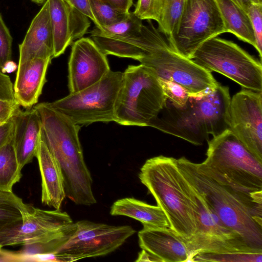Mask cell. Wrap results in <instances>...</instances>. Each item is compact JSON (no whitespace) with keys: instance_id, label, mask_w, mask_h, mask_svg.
<instances>
[{"instance_id":"obj_5","label":"cell","mask_w":262,"mask_h":262,"mask_svg":"<svg viewBox=\"0 0 262 262\" xmlns=\"http://www.w3.org/2000/svg\"><path fill=\"white\" fill-rule=\"evenodd\" d=\"M207 141L206 158L198 163L203 170L237 191L262 194V162L229 129Z\"/></svg>"},{"instance_id":"obj_40","label":"cell","mask_w":262,"mask_h":262,"mask_svg":"<svg viewBox=\"0 0 262 262\" xmlns=\"http://www.w3.org/2000/svg\"><path fill=\"white\" fill-rule=\"evenodd\" d=\"M136 261H160L154 255L148 251L142 249L139 253Z\"/></svg>"},{"instance_id":"obj_13","label":"cell","mask_w":262,"mask_h":262,"mask_svg":"<svg viewBox=\"0 0 262 262\" xmlns=\"http://www.w3.org/2000/svg\"><path fill=\"white\" fill-rule=\"evenodd\" d=\"M22 223L0 232V248L48 242L67 232L74 223L66 212L46 210L28 205L21 210Z\"/></svg>"},{"instance_id":"obj_44","label":"cell","mask_w":262,"mask_h":262,"mask_svg":"<svg viewBox=\"0 0 262 262\" xmlns=\"http://www.w3.org/2000/svg\"><path fill=\"white\" fill-rule=\"evenodd\" d=\"M4 123H5L0 122V125H3V124H4Z\"/></svg>"},{"instance_id":"obj_4","label":"cell","mask_w":262,"mask_h":262,"mask_svg":"<svg viewBox=\"0 0 262 262\" xmlns=\"http://www.w3.org/2000/svg\"><path fill=\"white\" fill-rule=\"evenodd\" d=\"M139 178L164 211L169 228L183 239H190L196 230L195 216L187 182L177 159L160 155L147 159Z\"/></svg>"},{"instance_id":"obj_42","label":"cell","mask_w":262,"mask_h":262,"mask_svg":"<svg viewBox=\"0 0 262 262\" xmlns=\"http://www.w3.org/2000/svg\"><path fill=\"white\" fill-rule=\"evenodd\" d=\"M17 67L18 65L11 60L6 63L1 69V72L4 74L6 73H11L15 72L17 69Z\"/></svg>"},{"instance_id":"obj_23","label":"cell","mask_w":262,"mask_h":262,"mask_svg":"<svg viewBox=\"0 0 262 262\" xmlns=\"http://www.w3.org/2000/svg\"><path fill=\"white\" fill-rule=\"evenodd\" d=\"M110 214L135 219L142 223L143 228L170 227L168 220L161 207L133 198L115 201L111 207Z\"/></svg>"},{"instance_id":"obj_36","label":"cell","mask_w":262,"mask_h":262,"mask_svg":"<svg viewBox=\"0 0 262 262\" xmlns=\"http://www.w3.org/2000/svg\"><path fill=\"white\" fill-rule=\"evenodd\" d=\"M20 106L15 100L0 99V122H7Z\"/></svg>"},{"instance_id":"obj_38","label":"cell","mask_w":262,"mask_h":262,"mask_svg":"<svg viewBox=\"0 0 262 262\" xmlns=\"http://www.w3.org/2000/svg\"><path fill=\"white\" fill-rule=\"evenodd\" d=\"M14 121L13 116L5 123L0 125V148L13 136Z\"/></svg>"},{"instance_id":"obj_27","label":"cell","mask_w":262,"mask_h":262,"mask_svg":"<svg viewBox=\"0 0 262 262\" xmlns=\"http://www.w3.org/2000/svg\"><path fill=\"white\" fill-rule=\"evenodd\" d=\"M76 228V223H74L67 232L58 237L46 242L23 245L20 250L13 252L17 261H29L34 256L56 252L69 240Z\"/></svg>"},{"instance_id":"obj_18","label":"cell","mask_w":262,"mask_h":262,"mask_svg":"<svg viewBox=\"0 0 262 262\" xmlns=\"http://www.w3.org/2000/svg\"><path fill=\"white\" fill-rule=\"evenodd\" d=\"M53 55L49 2L46 0L32 19L22 42L19 45L18 66L34 58H53Z\"/></svg>"},{"instance_id":"obj_16","label":"cell","mask_w":262,"mask_h":262,"mask_svg":"<svg viewBox=\"0 0 262 262\" xmlns=\"http://www.w3.org/2000/svg\"><path fill=\"white\" fill-rule=\"evenodd\" d=\"M48 1L55 58L62 54L74 40L82 37L91 23L67 0Z\"/></svg>"},{"instance_id":"obj_21","label":"cell","mask_w":262,"mask_h":262,"mask_svg":"<svg viewBox=\"0 0 262 262\" xmlns=\"http://www.w3.org/2000/svg\"><path fill=\"white\" fill-rule=\"evenodd\" d=\"M14 121V145L21 169L36 157L41 132V122L37 110L33 106L13 115Z\"/></svg>"},{"instance_id":"obj_24","label":"cell","mask_w":262,"mask_h":262,"mask_svg":"<svg viewBox=\"0 0 262 262\" xmlns=\"http://www.w3.org/2000/svg\"><path fill=\"white\" fill-rule=\"evenodd\" d=\"M227 33L256 48L254 32L247 13L232 0H216Z\"/></svg>"},{"instance_id":"obj_20","label":"cell","mask_w":262,"mask_h":262,"mask_svg":"<svg viewBox=\"0 0 262 262\" xmlns=\"http://www.w3.org/2000/svg\"><path fill=\"white\" fill-rule=\"evenodd\" d=\"M52 59L37 57L18 66L13 91L15 100L20 106L27 109L37 103Z\"/></svg>"},{"instance_id":"obj_17","label":"cell","mask_w":262,"mask_h":262,"mask_svg":"<svg viewBox=\"0 0 262 262\" xmlns=\"http://www.w3.org/2000/svg\"><path fill=\"white\" fill-rule=\"evenodd\" d=\"M91 35L92 40L106 55L130 58L139 61L157 48L163 38L152 24L143 25L139 32L122 38Z\"/></svg>"},{"instance_id":"obj_19","label":"cell","mask_w":262,"mask_h":262,"mask_svg":"<svg viewBox=\"0 0 262 262\" xmlns=\"http://www.w3.org/2000/svg\"><path fill=\"white\" fill-rule=\"evenodd\" d=\"M138 236L140 247L160 262L189 261L183 239L170 228H143Z\"/></svg>"},{"instance_id":"obj_37","label":"cell","mask_w":262,"mask_h":262,"mask_svg":"<svg viewBox=\"0 0 262 262\" xmlns=\"http://www.w3.org/2000/svg\"><path fill=\"white\" fill-rule=\"evenodd\" d=\"M72 6L80 13L86 16L95 24L94 16L89 0H67Z\"/></svg>"},{"instance_id":"obj_6","label":"cell","mask_w":262,"mask_h":262,"mask_svg":"<svg viewBox=\"0 0 262 262\" xmlns=\"http://www.w3.org/2000/svg\"><path fill=\"white\" fill-rule=\"evenodd\" d=\"M167 98L150 68L129 66L124 72L115 103V122L126 126H149Z\"/></svg>"},{"instance_id":"obj_30","label":"cell","mask_w":262,"mask_h":262,"mask_svg":"<svg viewBox=\"0 0 262 262\" xmlns=\"http://www.w3.org/2000/svg\"><path fill=\"white\" fill-rule=\"evenodd\" d=\"M97 27L108 26L126 18L130 12L122 11L104 0H89Z\"/></svg>"},{"instance_id":"obj_32","label":"cell","mask_w":262,"mask_h":262,"mask_svg":"<svg viewBox=\"0 0 262 262\" xmlns=\"http://www.w3.org/2000/svg\"><path fill=\"white\" fill-rule=\"evenodd\" d=\"M159 83L167 99L175 107L185 106L190 98L188 91L174 82L158 78Z\"/></svg>"},{"instance_id":"obj_41","label":"cell","mask_w":262,"mask_h":262,"mask_svg":"<svg viewBox=\"0 0 262 262\" xmlns=\"http://www.w3.org/2000/svg\"><path fill=\"white\" fill-rule=\"evenodd\" d=\"M246 13L248 7L253 4H262V0H232Z\"/></svg>"},{"instance_id":"obj_10","label":"cell","mask_w":262,"mask_h":262,"mask_svg":"<svg viewBox=\"0 0 262 262\" xmlns=\"http://www.w3.org/2000/svg\"><path fill=\"white\" fill-rule=\"evenodd\" d=\"M227 33L216 0H185L178 25L167 39L171 48L191 59L207 40Z\"/></svg>"},{"instance_id":"obj_15","label":"cell","mask_w":262,"mask_h":262,"mask_svg":"<svg viewBox=\"0 0 262 262\" xmlns=\"http://www.w3.org/2000/svg\"><path fill=\"white\" fill-rule=\"evenodd\" d=\"M68 67L70 93L92 85L111 70L106 55L92 39L83 37L73 43Z\"/></svg>"},{"instance_id":"obj_33","label":"cell","mask_w":262,"mask_h":262,"mask_svg":"<svg viewBox=\"0 0 262 262\" xmlns=\"http://www.w3.org/2000/svg\"><path fill=\"white\" fill-rule=\"evenodd\" d=\"M163 0H138L133 13L141 20L160 19Z\"/></svg>"},{"instance_id":"obj_31","label":"cell","mask_w":262,"mask_h":262,"mask_svg":"<svg viewBox=\"0 0 262 262\" xmlns=\"http://www.w3.org/2000/svg\"><path fill=\"white\" fill-rule=\"evenodd\" d=\"M261 262L262 253L235 252L226 253H207L195 256L192 261Z\"/></svg>"},{"instance_id":"obj_14","label":"cell","mask_w":262,"mask_h":262,"mask_svg":"<svg viewBox=\"0 0 262 262\" xmlns=\"http://www.w3.org/2000/svg\"><path fill=\"white\" fill-rule=\"evenodd\" d=\"M228 129L262 162V92L243 89L231 98Z\"/></svg>"},{"instance_id":"obj_12","label":"cell","mask_w":262,"mask_h":262,"mask_svg":"<svg viewBox=\"0 0 262 262\" xmlns=\"http://www.w3.org/2000/svg\"><path fill=\"white\" fill-rule=\"evenodd\" d=\"M69 240L56 252L79 259L107 255L121 246L136 231L130 226H114L81 220Z\"/></svg>"},{"instance_id":"obj_3","label":"cell","mask_w":262,"mask_h":262,"mask_svg":"<svg viewBox=\"0 0 262 262\" xmlns=\"http://www.w3.org/2000/svg\"><path fill=\"white\" fill-rule=\"evenodd\" d=\"M230 100L229 88L220 83L201 97H190L183 107H175L167 99L149 126L201 145L209 135L214 137L228 129Z\"/></svg>"},{"instance_id":"obj_34","label":"cell","mask_w":262,"mask_h":262,"mask_svg":"<svg viewBox=\"0 0 262 262\" xmlns=\"http://www.w3.org/2000/svg\"><path fill=\"white\" fill-rule=\"evenodd\" d=\"M247 13L250 20L260 61L262 59V4H251Z\"/></svg>"},{"instance_id":"obj_8","label":"cell","mask_w":262,"mask_h":262,"mask_svg":"<svg viewBox=\"0 0 262 262\" xmlns=\"http://www.w3.org/2000/svg\"><path fill=\"white\" fill-rule=\"evenodd\" d=\"M122 77L123 72L110 70L92 85L48 103L79 125L115 121V103Z\"/></svg>"},{"instance_id":"obj_29","label":"cell","mask_w":262,"mask_h":262,"mask_svg":"<svg viewBox=\"0 0 262 262\" xmlns=\"http://www.w3.org/2000/svg\"><path fill=\"white\" fill-rule=\"evenodd\" d=\"M185 0H163L160 19L159 30L167 39L175 31L183 9Z\"/></svg>"},{"instance_id":"obj_43","label":"cell","mask_w":262,"mask_h":262,"mask_svg":"<svg viewBox=\"0 0 262 262\" xmlns=\"http://www.w3.org/2000/svg\"><path fill=\"white\" fill-rule=\"evenodd\" d=\"M32 1L38 3V4H42L45 3L46 0H31Z\"/></svg>"},{"instance_id":"obj_28","label":"cell","mask_w":262,"mask_h":262,"mask_svg":"<svg viewBox=\"0 0 262 262\" xmlns=\"http://www.w3.org/2000/svg\"><path fill=\"white\" fill-rule=\"evenodd\" d=\"M142 20L130 12L125 19L108 26L96 27L91 34L110 38H122L139 32L143 25Z\"/></svg>"},{"instance_id":"obj_39","label":"cell","mask_w":262,"mask_h":262,"mask_svg":"<svg viewBox=\"0 0 262 262\" xmlns=\"http://www.w3.org/2000/svg\"><path fill=\"white\" fill-rule=\"evenodd\" d=\"M115 8L125 12H129L133 0H104Z\"/></svg>"},{"instance_id":"obj_25","label":"cell","mask_w":262,"mask_h":262,"mask_svg":"<svg viewBox=\"0 0 262 262\" xmlns=\"http://www.w3.org/2000/svg\"><path fill=\"white\" fill-rule=\"evenodd\" d=\"M14 145V134L0 148V190L12 191L22 176Z\"/></svg>"},{"instance_id":"obj_1","label":"cell","mask_w":262,"mask_h":262,"mask_svg":"<svg viewBox=\"0 0 262 262\" xmlns=\"http://www.w3.org/2000/svg\"><path fill=\"white\" fill-rule=\"evenodd\" d=\"M177 163L185 179L202 194L225 225L251 249L262 252V194L237 191L184 157L177 159Z\"/></svg>"},{"instance_id":"obj_9","label":"cell","mask_w":262,"mask_h":262,"mask_svg":"<svg viewBox=\"0 0 262 262\" xmlns=\"http://www.w3.org/2000/svg\"><path fill=\"white\" fill-rule=\"evenodd\" d=\"M187 184L196 225L194 235L190 239H183L188 250L189 261L201 254L257 252L248 247L239 235L225 226L202 194L188 182Z\"/></svg>"},{"instance_id":"obj_2","label":"cell","mask_w":262,"mask_h":262,"mask_svg":"<svg viewBox=\"0 0 262 262\" xmlns=\"http://www.w3.org/2000/svg\"><path fill=\"white\" fill-rule=\"evenodd\" d=\"M34 107L40 116L41 138L61 169L66 197L77 205L96 204L93 179L79 138L80 126L48 102Z\"/></svg>"},{"instance_id":"obj_22","label":"cell","mask_w":262,"mask_h":262,"mask_svg":"<svg viewBox=\"0 0 262 262\" xmlns=\"http://www.w3.org/2000/svg\"><path fill=\"white\" fill-rule=\"evenodd\" d=\"M35 157L41 178V203L59 210L66 197L63 176L41 135Z\"/></svg>"},{"instance_id":"obj_35","label":"cell","mask_w":262,"mask_h":262,"mask_svg":"<svg viewBox=\"0 0 262 262\" xmlns=\"http://www.w3.org/2000/svg\"><path fill=\"white\" fill-rule=\"evenodd\" d=\"M12 37L0 13V69L11 60Z\"/></svg>"},{"instance_id":"obj_7","label":"cell","mask_w":262,"mask_h":262,"mask_svg":"<svg viewBox=\"0 0 262 262\" xmlns=\"http://www.w3.org/2000/svg\"><path fill=\"white\" fill-rule=\"evenodd\" d=\"M191 60L210 72L219 73L243 88L262 92L261 62L234 42L219 37L202 44Z\"/></svg>"},{"instance_id":"obj_26","label":"cell","mask_w":262,"mask_h":262,"mask_svg":"<svg viewBox=\"0 0 262 262\" xmlns=\"http://www.w3.org/2000/svg\"><path fill=\"white\" fill-rule=\"evenodd\" d=\"M28 205L13 191L0 190V232L19 226L21 210Z\"/></svg>"},{"instance_id":"obj_11","label":"cell","mask_w":262,"mask_h":262,"mask_svg":"<svg viewBox=\"0 0 262 262\" xmlns=\"http://www.w3.org/2000/svg\"><path fill=\"white\" fill-rule=\"evenodd\" d=\"M139 62L151 68L158 78L183 86L190 97H201L215 89L219 84L211 72L176 52L164 38Z\"/></svg>"}]
</instances>
